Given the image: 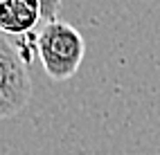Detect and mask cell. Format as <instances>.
Segmentation results:
<instances>
[{
	"mask_svg": "<svg viewBox=\"0 0 160 155\" xmlns=\"http://www.w3.org/2000/svg\"><path fill=\"white\" fill-rule=\"evenodd\" d=\"M38 59L52 81H68L79 72L86 40L77 27L63 20L45 23L38 32Z\"/></svg>",
	"mask_w": 160,
	"mask_h": 155,
	"instance_id": "6da1fadb",
	"label": "cell"
},
{
	"mask_svg": "<svg viewBox=\"0 0 160 155\" xmlns=\"http://www.w3.org/2000/svg\"><path fill=\"white\" fill-rule=\"evenodd\" d=\"M32 99L29 70L14 40L0 32V119L14 117Z\"/></svg>",
	"mask_w": 160,
	"mask_h": 155,
	"instance_id": "7a4b0ae2",
	"label": "cell"
},
{
	"mask_svg": "<svg viewBox=\"0 0 160 155\" xmlns=\"http://www.w3.org/2000/svg\"><path fill=\"white\" fill-rule=\"evenodd\" d=\"M45 25L41 0H0V32L9 38L36 34L38 25Z\"/></svg>",
	"mask_w": 160,
	"mask_h": 155,
	"instance_id": "3957f363",
	"label": "cell"
},
{
	"mask_svg": "<svg viewBox=\"0 0 160 155\" xmlns=\"http://www.w3.org/2000/svg\"><path fill=\"white\" fill-rule=\"evenodd\" d=\"M43 2V18L45 23H52V20H59V9H61V0H41Z\"/></svg>",
	"mask_w": 160,
	"mask_h": 155,
	"instance_id": "277c9868",
	"label": "cell"
}]
</instances>
